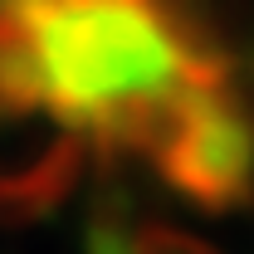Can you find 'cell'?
<instances>
[{
	"mask_svg": "<svg viewBox=\"0 0 254 254\" xmlns=\"http://www.w3.org/2000/svg\"><path fill=\"white\" fill-rule=\"evenodd\" d=\"M0 118L195 205L254 186V113L186 0H0Z\"/></svg>",
	"mask_w": 254,
	"mask_h": 254,
	"instance_id": "6da1fadb",
	"label": "cell"
}]
</instances>
